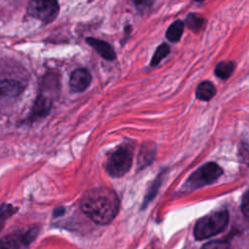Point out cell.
Returning a JSON list of instances; mask_svg holds the SVG:
<instances>
[{
  "label": "cell",
  "mask_w": 249,
  "mask_h": 249,
  "mask_svg": "<svg viewBox=\"0 0 249 249\" xmlns=\"http://www.w3.org/2000/svg\"><path fill=\"white\" fill-rule=\"evenodd\" d=\"M80 207L94 223L107 225L117 216L120 208V200L112 189L98 187L85 193L81 198Z\"/></svg>",
  "instance_id": "cell-1"
},
{
  "label": "cell",
  "mask_w": 249,
  "mask_h": 249,
  "mask_svg": "<svg viewBox=\"0 0 249 249\" xmlns=\"http://www.w3.org/2000/svg\"><path fill=\"white\" fill-rule=\"evenodd\" d=\"M59 92V79L54 73L46 74L40 82L39 92L33 103L26 121L33 123L46 117L53 104L54 98Z\"/></svg>",
  "instance_id": "cell-2"
},
{
  "label": "cell",
  "mask_w": 249,
  "mask_h": 249,
  "mask_svg": "<svg viewBox=\"0 0 249 249\" xmlns=\"http://www.w3.org/2000/svg\"><path fill=\"white\" fill-rule=\"evenodd\" d=\"M229 222V212L227 209L214 211L200 218L195 228L194 235L196 240L212 237L223 231Z\"/></svg>",
  "instance_id": "cell-3"
},
{
  "label": "cell",
  "mask_w": 249,
  "mask_h": 249,
  "mask_svg": "<svg viewBox=\"0 0 249 249\" xmlns=\"http://www.w3.org/2000/svg\"><path fill=\"white\" fill-rule=\"evenodd\" d=\"M133 159V148L129 144H122L108 158L106 161V171L111 177L119 178L126 174Z\"/></svg>",
  "instance_id": "cell-4"
},
{
  "label": "cell",
  "mask_w": 249,
  "mask_h": 249,
  "mask_svg": "<svg viewBox=\"0 0 249 249\" xmlns=\"http://www.w3.org/2000/svg\"><path fill=\"white\" fill-rule=\"evenodd\" d=\"M223 174V169L216 162H206L190 175L183 189L191 192L214 183Z\"/></svg>",
  "instance_id": "cell-5"
},
{
  "label": "cell",
  "mask_w": 249,
  "mask_h": 249,
  "mask_svg": "<svg viewBox=\"0 0 249 249\" xmlns=\"http://www.w3.org/2000/svg\"><path fill=\"white\" fill-rule=\"evenodd\" d=\"M39 234V228L36 226L26 230H18L7 233L0 238V249H21L32 243Z\"/></svg>",
  "instance_id": "cell-6"
},
{
  "label": "cell",
  "mask_w": 249,
  "mask_h": 249,
  "mask_svg": "<svg viewBox=\"0 0 249 249\" xmlns=\"http://www.w3.org/2000/svg\"><path fill=\"white\" fill-rule=\"evenodd\" d=\"M26 11L29 17L35 18L44 23H50L55 19L59 12V6L56 1L34 0L28 3Z\"/></svg>",
  "instance_id": "cell-7"
},
{
  "label": "cell",
  "mask_w": 249,
  "mask_h": 249,
  "mask_svg": "<svg viewBox=\"0 0 249 249\" xmlns=\"http://www.w3.org/2000/svg\"><path fill=\"white\" fill-rule=\"evenodd\" d=\"M91 83V75L86 68H79L71 73L69 86L72 91L81 92L89 88Z\"/></svg>",
  "instance_id": "cell-8"
},
{
  "label": "cell",
  "mask_w": 249,
  "mask_h": 249,
  "mask_svg": "<svg viewBox=\"0 0 249 249\" xmlns=\"http://www.w3.org/2000/svg\"><path fill=\"white\" fill-rule=\"evenodd\" d=\"M25 86L15 79H0V98H15L18 96Z\"/></svg>",
  "instance_id": "cell-9"
},
{
  "label": "cell",
  "mask_w": 249,
  "mask_h": 249,
  "mask_svg": "<svg viewBox=\"0 0 249 249\" xmlns=\"http://www.w3.org/2000/svg\"><path fill=\"white\" fill-rule=\"evenodd\" d=\"M87 43L89 46H91L99 53V55L102 56L104 59L113 60L116 58V53L114 49L107 42L96 39V38L89 37L87 38Z\"/></svg>",
  "instance_id": "cell-10"
},
{
  "label": "cell",
  "mask_w": 249,
  "mask_h": 249,
  "mask_svg": "<svg viewBox=\"0 0 249 249\" xmlns=\"http://www.w3.org/2000/svg\"><path fill=\"white\" fill-rule=\"evenodd\" d=\"M156 145L153 142H145L140 148L138 156V169H142L147 165H150L156 157Z\"/></svg>",
  "instance_id": "cell-11"
},
{
  "label": "cell",
  "mask_w": 249,
  "mask_h": 249,
  "mask_svg": "<svg viewBox=\"0 0 249 249\" xmlns=\"http://www.w3.org/2000/svg\"><path fill=\"white\" fill-rule=\"evenodd\" d=\"M215 93H216V88L209 81H203L199 83L196 90V98L202 101L210 100L215 95Z\"/></svg>",
  "instance_id": "cell-12"
},
{
  "label": "cell",
  "mask_w": 249,
  "mask_h": 249,
  "mask_svg": "<svg viewBox=\"0 0 249 249\" xmlns=\"http://www.w3.org/2000/svg\"><path fill=\"white\" fill-rule=\"evenodd\" d=\"M164 174H165V170H161V172L157 176V178H155L153 184L151 185L148 193L146 194L145 196V198H144V201H143V205H142V209H144L149 203L150 201L156 196L162 181H163V178H164Z\"/></svg>",
  "instance_id": "cell-13"
},
{
  "label": "cell",
  "mask_w": 249,
  "mask_h": 249,
  "mask_svg": "<svg viewBox=\"0 0 249 249\" xmlns=\"http://www.w3.org/2000/svg\"><path fill=\"white\" fill-rule=\"evenodd\" d=\"M184 30V23L181 20H176L174 21L166 30V38L170 42H178L183 34Z\"/></svg>",
  "instance_id": "cell-14"
},
{
  "label": "cell",
  "mask_w": 249,
  "mask_h": 249,
  "mask_svg": "<svg viewBox=\"0 0 249 249\" xmlns=\"http://www.w3.org/2000/svg\"><path fill=\"white\" fill-rule=\"evenodd\" d=\"M233 69L234 63L232 61H222L216 65L214 73L218 78L226 80L232 74Z\"/></svg>",
  "instance_id": "cell-15"
},
{
  "label": "cell",
  "mask_w": 249,
  "mask_h": 249,
  "mask_svg": "<svg viewBox=\"0 0 249 249\" xmlns=\"http://www.w3.org/2000/svg\"><path fill=\"white\" fill-rule=\"evenodd\" d=\"M18 208L10 203H2L0 205V231L3 230L6 221L18 212Z\"/></svg>",
  "instance_id": "cell-16"
},
{
  "label": "cell",
  "mask_w": 249,
  "mask_h": 249,
  "mask_svg": "<svg viewBox=\"0 0 249 249\" xmlns=\"http://www.w3.org/2000/svg\"><path fill=\"white\" fill-rule=\"evenodd\" d=\"M204 21V18L197 14H189L186 18V25L193 31H199L202 28Z\"/></svg>",
  "instance_id": "cell-17"
},
{
  "label": "cell",
  "mask_w": 249,
  "mask_h": 249,
  "mask_svg": "<svg viewBox=\"0 0 249 249\" xmlns=\"http://www.w3.org/2000/svg\"><path fill=\"white\" fill-rule=\"evenodd\" d=\"M169 47L166 44H160L158 49L156 50L152 60H151V65L152 66H157L161 59H163L164 57L167 56V54L169 53Z\"/></svg>",
  "instance_id": "cell-18"
},
{
  "label": "cell",
  "mask_w": 249,
  "mask_h": 249,
  "mask_svg": "<svg viewBox=\"0 0 249 249\" xmlns=\"http://www.w3.org/2000/svg\"><path fill=\"white\" fill-rule=\"evenodd\" d=\"M201 249H231V245L226 240H213L205 243Z\"/></svg>",
  "instance_id": "cell-19"
},
{
  "label": "cell",
  "mask_w": 249,
  "mask_h": 249,
  "mask_svg": "<svg viewBox=\"0 0 249 249\" xmlns=\"http://www.w3.org/2000/svg\"><path fill=\"white\" fill-rule=\"evenodd\" d=\"M241 210H242L245 218H248V214H249V196H248V192L247 191L244 193L243 197H242Z\"/></svg>",
  "instance_id": "cell-20"
},
{
  "label": "cell",
  "mask_w": 249,
  "mask_h": 249,
  "mask_svg": "<svg viewBox=\"0 0 249 249\" xmlns=\"http://www.w3.org/2000/svg\"><path fill=\"white\" fill-rule=\"evenodd\" d=\"M136 5L137 9L140 11L147 10V8H150V6L153 4V2H148V1H140V2H134Z\"/></svg>",
  "instance_id": "cell-21"
},
{
  "label": "cell",
  "mask_w": 249,
  "mask_h": 249,
  "mask_svg": "<svg viewBox=\"0 0 249 249\" xmlns=\"http://www.w3.org/2000/svg\"><path fill=\"white\" fill-rule=\"evenodd\" d=\"M65 212V209L63 207H57L53 210V217H58V216H61L63 215Z\"/></svg>",
  "instance_id": "cell-22"
}]
</instances>
